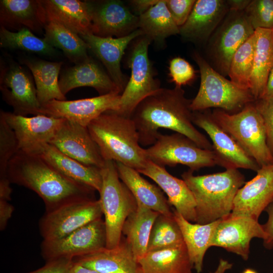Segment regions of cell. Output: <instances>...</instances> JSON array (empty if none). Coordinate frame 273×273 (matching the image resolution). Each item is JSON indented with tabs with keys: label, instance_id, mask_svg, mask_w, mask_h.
Instances as JSON below:
<instances>
[{
	"label": "cell",
	"instance_id": "cell-1",
	"mask_svg": "<svg viewBox=\"0 0 273 273\" xmlns=\"http://www.w3.org/2000/svg\"><path fill=\"white\" fill-rule=\"evenodd\" d=\"M191 103L181 87L177 86L161 87L144 99L130 116L141 146L153 145L160 134L159 129L165 128L187 136L201 148L212 150V143L193 123Z\"/></svg>",
	"mask_w": 273,
	"mask_h": 273
},
{
	"label": "cell",
	"instance_id": "cell-2",
	"mask_svg": "<svg viewBox=\"0 0 273 273\" xmlns=\"http://www.w3.org/2000/svg\"><path fill=\"white\" fill-rule=\"evenodd\" d=\"M8 176L11 183L35 192L46 210L75 200L93 198L94 189L64 176L39 155L19 151L10 160Z\"/></svg>",
	"mask_w": 273,
	"mask_h": 273
},
{
	"label": "cell",
	"instance_id": "cell-3",
	"mask_svg": "<svg viewBox=\"0 0 273 273\" xmlns=\"http://www.w3.org/2000/svg\"><path fill=\"white\" fill-rule=\"evenodd\" d=\"M105 161H113L138 171L148 162L145 149L139 143V134L130 117L113 110L107 111L87 126Z\"/></svg>",
	"mask_w": 273,
	"mask_h": 273
},
{
	"label": "cell",
	"instance_id": "cell-4",
	"mask_svg": "<svg viewBox=\"0 0 273 273\" xmlns=\"http://www.w3.org/2000/svg\"><path fill=\"white\" fill-rule=\"evenodd\" d=\"M188 170L181 174L196 203V223L205 224L229 215L236 195L245 183L238 169L213 174L195 175Z\"/></svg>",
	"mask_w": 273,
	"mask_h": 273
},
{
	"label": "cell",
	"instance_id": "cell-5",
	"mask_svg": "<svg viewBox=\"0 0 273 273\" xmlns=\"http://www.w3.org/2000/svg\"><path fill=\"white\" fill-rule=\"evenodd\" d=\"M193 58L199 68L201 81L199 90L192 100L193 111L215 108L234 114L256 100L249 89L242 88L214 69L197 52Z\"/></svg>",
	"mask_w": 273,
	"mask_h": 273
},
{
	"label": "cell",
	"instance_id": "cell-6",
	"mask_svg": "<svg viewBox=\"0 0 273 273\" xmlns=\"http://www.w3.org/2000/svg\"><path fill=\"white\" fill-rule=\"evenodd\" d=\"M254 102L236 113L219 109L212 113L218 124L261 167L273 164V154L267 144L264 123Z\"/></svg>",
	"mask_w": 273,
	"mask_h": 273
},
{
	"label": "cell",
	"instance_id": "cell-7",
	"mask_svg": "<svg viewBox=\"0 0 273 273\" xmlns=\"http://www.w3.org/2000/svg\"><path fill=\"white\" fill-rule=\"evenodd\" d=\"M102 186L100 193L106 231V246L117 247L127 217L137 207L134 196L119 178L115 162L105 161L101 168Z\"/></svg>",
	"mask_w": 273,
	"mask_h": 273
},
{
	"label": "cell",
	"instance_id": "cell-8",
	"mask_svg": "<svg viewBox=\"0 0 273 273\" xmlns=\"http://www.w3.org/2000/svg\"><path fill=\"white\" fill-rule=\"evenodd\" d=\"M151 41L143 35L134 39L130 51L127 63L130 69V76L121 94L119 109L115 111L124 116L130 117L140 103L161 88L154 77L149 58L148 49Z\"/></svg>",
	"mask_w": 273,
	"mask_h": 273
},
{
	"label": "cell",
	"instance_id": "cell-9",
	"mask_svg": "<svg viewBox=\"0 0 273 273\" xmlns=\"http://www.w3.org/2000/svg\"><path fill=\"white\" fill-rule=\"evenodd\" d=\"M145 154L148 160L164 167L181 164L194 171L217 165L212 150L201 148L178 132L167 135L160 133L156 142L145 149Z\"/></svg>",
	"mask_w": 273,
	"mask_h": 273
},
{
	"label": "cell",
	"instance_id": "cell-10",
	"mask_svg": "<svg viewBox=\"0 0 273 273\" xmlns=\"http://www.w3.org/2000/svg\"><path fill=\"white\" fill-rule=\"evenodd\" d=\"M254 32L244 11L229 10L208 41L209 64L223 76H228L234 54Z\"/></svg>",
	"mask_w": 273,
	"mask_h": 273
},
{
	"label": "cell",
	"instance_id": "cell-11",
	"mask_svg": "<svg viewBox=\"0 0 273 273\" xmlns=\"http://www.w3.org/2000/svg\"><path fill=\"white\" fill-rule=\"evenodd\" d=\"M103 214L100 200L85 198L63 204L46 210L39 223L43 240L64 237L100 218Z\"/></svg>",
	"mask_w": 273,
	"mask_h": 273
},
{
	"label": "cell",
	"instance_id": "cell-12",
	"mask_svg": "<svg viewBox=\"0 0 273 273\" xmlns=\"http://www.w3.org/2000/svg\"><path fill=\"white\" fill-rule=\"evenodd\" d=\"M0 64L2 98L12 107L13 113L24 116L42 114L36 86L29 72L11 59L6 62L1 59Z\"/></svg>",
	"mask_w": 273,
	"mask_h": 273
},
{
	"label": "cell",
	"instance_id": "cell-13",
	"mask_svg": "<svg viewBox=\"0 0 273 273\" xmlns=\"http://www.w3.org/2000/svg\"><path fill=\"white\" fill-rule=\"evenodd\" d=\"M106 246L104 220L96 219L67 236L53 240H43L41 254L46 261L73 259L100 250Z\"/></svg>",
	"mask_w": 273,
	"mask_h": 273
},
{
	"label": "cell",
	"instance_id": "cell-14",
	"mask_svg": "<svg viewBox=\"0 0 273 273\" xmlns=\"http://www.w3.org/2000/svg\"><path fill=\"white\" fill-rule=\"evenodd\" d=\"M193 122L210 138L217 165L226 169L243 168L256 172L260 168L255 160L218 124L209 109L193 111Z\"/></svg>",
	"mask_w": 273,
	"mask_h": 273
},
{
	"label": "cell",
	"instance_id": "cell-15",
	"mask_svg": "<svg viewBox=\"0 0 273 273\" xmlns=\"http://www.w3.org/2000/svg\"><path fill=\"white\" fill-rule=\"evenodd\" d=\"M2 116L14 132L19 150L39 155L55 136L66 120L45 115L31 117L1 110Z\"/></svg>",
	"mask_w": 273,
	"mask_h": 273
},
{
	"label": "cell",
	"instance_id": "cell-16",
	"mask_svg": "<svg viewBox=\"0 0 273 273\" xmlns=\"http://www.w3.org/2000/svg\"><path fill=\"white\" fill-rule=\"evenodd\" d=\"M87 2L93 34L102 37H121L139 29V16L121 1Z\"/></svg>",
	"mask_w": 273,
	"mask_h": 273
},
{
	"label": "cell",
	"instance_id": "cell-17",
	"mask_svg": "<svg viewBox=\"0 0 273 273\" xmlns=\"http://www.w3.org/2000/svg\"><path fill=\"white\" fill-rule=\"evenodd\" d=\"M121 94L111 93L71 101L53 100L41 106L43 115L62 118L87 127L104 112L117 111Z\"/></svg>",
	"mask_w": 273,
	"mask_h": 273
},
{
	"label": "cell",
	"instance_id": "cell-18",
	"mask_svg": "<svg viewBox=\"0 0 273 273\" xmlns=\"http://www.w3.org/2000/svg\"><path fill=\"white\" fill-rule=\"evenodd\" d=\"M266 234L258 220L230 214L219 220L212 238L210 247H221L247 260L250 242L257 238L263 240Z\"/></svg>",
	"mask_w": 273,
	"mask_h": 273
},
{
	"label": "cell",
	"instance_id": "cell-19",
	"mask_svg": "<svg viewBox=\"0 0 273 273\" xmlns=\"http://www.w3.org/2000/svg\"><path fill=\"white\" fill-rule=\"evenodd\" d=\"M252 179L239 189L230 215L258 220L261 213L273 201V164L264 166Z\"/></svg>",
	"mask_w": 273,
	"mask_h": 273
},
{
	"label": "cell",
	"instance_id": "cell-20",
	"mask_svg": "<svg viewBox=\"0 0 273 273\" xmlns=\"http://www.w3.org/2000/svg\"><path fill=\"white\" fill-rule=\"evenodd\" d=\"M61 152L88 166L101 168L105 161L87 127L65 120L50 142Z\"/></svg>",
	"mask_w": 273,
	"mask_h": 273
},
{
	"label": "cell",
	"instance_id": "cell-21",
	"mask_svg": "<svg viewBox=\"0 0 273 273\" xmlns=\"http://www.w3.org/2000/svg\"><path fill=\"white\" fill-rule=\"evenodd\" d=\"M144 35L138 29L129 35L121 37H102L93 33L80 36L87 43L90 51L104 64L108 75L121 92L127 84V79L121 68V61L130 42Z\"/></svg>",
	"mask_w": 273,
	"mask_h": 273
},
{
	"label": "cell",
	"instance_id": "cell-22",
	"mask_svg": "<svg viewBox=\"0 0 273 273\" xmlns=\"http://www.w3.org/2000/svg\"><path fill=\"white\" fill-rule=\"evenodd\" d=\"M229 11L226 1H196L179 34L186 40L197 43L207 42Z\"/></svg>",
	"mask_w": 273,
	"mask_h": 273
},
{
	"label": "cell",
	"instance_id": "cell-23",
	"mask_svg": "<svg viewBox=\"0 0 273 273\" xmlns=\"http://www.w3.org/2000/svg\"><path fill=\"white\" fill-rule=\"evenodd\" d=\"M139 172L154 181L166 194L170 205L186 219L196 220V203L194 197L185 181L170 174L165 167L148 160Z\"/></svg>",
	"mask_w": 273,
	"mask_h": 273
},
{
	"label": "cell",
	"instance_id": "cell-24",
	"mask_svg": "<svg viewBox=\"0 0 273 273\" xmlns=\"http://www.w3.org/2000/svg\"><path fill=\"white\" fill-rule=\"evenodd\" d=\"M59 85L65 96L71 90L82 86L95 88L99 96L111 93L121 94L108 74L89 56L64 70L60 77Z\"/></svg>",
	"mask_w": 273,
	"mask_h": 273
},
{
	"label": "cell",
	"instance_id": "cell-25",
	"mask_svg": "<svg viewBox=\"0 0 273 273\" xmlns=\"http://www.w3.org/2000/svg\"><path fill=\"white\" fill-rule=\"evenodd\" d=\"M74 262L100 273H141L140 267L125 238L112 249L100 250L73 259Z\"/></svg>",
	"mask_w": 273,
	"mask_h": 273
},
{
	"label": "cell",
	"instance_id": "cell-26",
	"mask_svg": "<svg viewBox=\"0 0 273 273\" xmlns=\"http://www.w3.org/2000/svg\"><path fill=\"white\" fill-rule=\"evenodd\" d=\"M47 22L40 0H1L0 24L9 30L27 28L40 33Z\"/></svg>",
	"mask_w": 273,
	"mask_h": 273
},
{
	"label": "cell",
	"instance_id": "cell-27",
	"mask_svg": "<svg viewBox=\"0 0 273 273\" xmlns=\"http://www.w3.org/2000/svg\"><path fill=\"white\" fill-rule=\"evenodd\" d=\"M47 20L58 22L79 35L92 33L87 1L40 0Z\"/></svg>",
	"mask_w": 273,
	"mask_h": 273
},
{
	"label": "cell",
	"instance_id": "cell-28",
	"mask_svg": "<svg viewBox=\"0 0 273 273\" xmlns=\"http://www.w3.org/2000/svg\"><path fill=\"white\" fill-rule=\"evenodd\" d=\"M121 180L130 190L137 204L167 216L173 214L162 190L141 175L136 170L115 162Z\"/></svg>",
	"mask_w": 273,
	"mask_h": 273
},
{
	"label": "cell",
	"instance_id": "cell-29",
	"mask_svg": "<svg viewBox=\"0 0 273 273\" xmlns=\"http://www.w3.org/2000/svg\"><path fill=\"white\" fill-rule=\"evenodd\" d=\"M39 155L67 178L100 192L102 186L100 168L84 165L50 144L44 147Z\"/></svg>",
	"mask_w": 273,
	"mask_h": 273
},
{
	"label": "cell",
	"instance_id": "cell-30",
	"mask_svg": "<svg viewBox=\"0 0 273 273\" xmlns=\"http://www.w3.org/2000/svg\"><path fill=\"white\" fill-rule=\"evenodd\" d=\"M174 217L181 230L191 262L197 273L203 270V260L219 220L205 224L193 223L175 209Z\"/></svg>",
	"mask_w": 273,
	"mask_h": 273
},
{
	"label": "cell",
	"instance_id": "cell-31",
	"mask_svg": "<svg viewBox=\"0 0 273 273\" xmlns=\"http://www.w3.org/2000/svg\"><path fill=\"white\" fill-rule=\"evenodd\" d=\"M33 75L39 102L42 106L53 100H66L59 85V74L63 64L62 62H51L25 56L20 59Z\"/></svg>",
	"mask_w": 273,
	"mask_h": 273
},
{
	"label": "cell",
	"instance_id": "cell-32",
	"mask_svg": "<svg viewBox=\"0 0 273 273\" xmlns=\"http://www.w3.org/2000/svg\"><path fill=\"white\" fill-rule=\"evenodd\" d=\"M138 261L141 273H192L193 268L185 244L147 252Z\"/></svg>",
	"mask_w": 273,
	"mask_h": 273
},
{
	"label": "cell",
	"instance_id": "cell-33",
	"mask_svg": "<svg viewBox=\"0 0 273 273\" xmlns=\"http://www.w3.org/2000/svg\"><path fill=\"white\" fill-rule=\"evenodd\" d=\"M256 45L250 90L255 99L262 98L269 73L273 66V29L255 30Z\"/></svg>",
	"mask_w": 273,
	"mask_h": 273
},
{
	"label": "cell",
	"instance_id": "cell-34",
	"mask_svg": "<svg viewBox=\"0 0 273 273\" xmlns=\"http://www.w3.org/2000/svg\"><path fill=\"white\" fill-rule=\"evenodd\" d=\"M136 209L126 219L122 234L137 260L147 252V246L154 222L160 214L143 205L137 204Z\"/></svg>",
	"mask_w": 273,
	"mask_h": 273
},
{
	"label": "cell",
	"instance_id": "cell-35",
	"mask_svg": "<svg viewBox=\"0 0 273 273\" xmlns=\"http://www.w3.org/2000/svg\"><path fill=\"white\" fill-rule=\"evenodd\" d=\"M139 29L158 44L163 43L168 37L179 34V27L168 11L165 0H159L139 16Z\"/></svg>",
	"mask_w": 273,
	"mask_h": 273
},
{
	"label": "cell",
	"instance_id": "cell-36",
	"mask_svg": "<svg viewBox=\"0 0 273 273\" xmlns=\"http://www.w3.org/2000/svg\"><path fill=\"white\" fill-rule=\"evenodd\" d=\"M44 39L55 48L61 49L72 62L77 64L88 56L86 42L77 33L54 21H47Z\"/></svg>",
	"mask_w": 273,
	"mask_h": 273
},
{
	"label": "cell",
	"instance_id": "cell-37",
	"mask_svg": "<svg viewBox=\"0 0 273 273\" xmlns=\"http://www.w3.org/2000/svg\"><path fill=\"white\" fill-rule=\"evenodd\" d=\"M0 47L48 56H54L57 53L56 48L48 43L44 38L36 36L27 28L12 31L1 26Z\"/></svg>",
	"mask_w": 273,
	"mask_h": 273
},
{
	"label": "cell",
	"instance_id": "cell-38",
	"mask_svg": "<svg viewBox=\"0 0 273 273\" xmlns=\"http://www.w3.org/2000/svg\"><path fill=\"white\" fill-rule=\"evenodd\" d=\"M184 244L181 230L173 214L167 216L159 214L151 229L147 252L175 247Z\"/></svg>",
	"mask_w": 273,
	"mask_h": 273
},
{
	"label": "cell",
	"instance_id": "cell-39",
	"mask_svg": "<svg viewBox=\"0 0 273 273\" xmlns=\"http://www.w3.org/2000/svg\"><path fill=\"white\" fill-rule=\"evenodd\" d=\"M256 40L254 32L236 51L230 65L228 76L230 80L246 89L250 90Z\"/></svg>",
	"mask_w": 273,
	"mask_h": 273
},
{
	"label": "cell",
	"instance_id": "cell-40",
	"mask_svg": "<svg viewBox=\"0 0 273 273\" xmlns=\"http://www.w3.org/2000/svg\"><path fill=\"white\" fill-rule=\"evenodd\" d=\"M19 151L14 132L0 115V180H9L8 176L9 164Z\"/></svg>",
	"mask_w": 273,
	"mask_h": 273
},
{
	"label": "cell",
	"instance_id": "cell-41",
	"mask_svg": "<svg viewBox=\"0 0 273 273\" xmlns=\"http://www.w3.org/2000/svg\"><path fill=\"white\" fill-rule=\"evenodd\" d=\"M244 13L255 30L273 29V0H251Z\"/></svg>",
	"mask_w": 273,
	"mask_h": 273
},
{
	"label": "cell",
	"instance_id": "cell-42",
	"mask_svg": "<svg viewBox=\"0 0 273 273\" xmlns=\"http://www.w3.org/2000/svg\"><path fill=\"white\" fill-rule=\"evenodd\" d=\"M169 75L175 86L180 87L192 81L195 76V70L185 59L180 57L172 58L169 62Z\"/></svg>",
	"mask_w": 273,
	"mask_h": 273
},
{
	"label": "cell",
	"instance_id": "cell-43",
	"mask_svg": "<svg viewBox=\"0 0 273 273\" xmlns=\"http://www.w3.org/2000/svg\"><path fill=\"white\" fill-rule=\"evenodd\" d=\"M254 104L262 118L267 144L273 154V96L256 100Z\"/></svg>",
	"mask_w": 273,
	"mask_h": 273
},
{
	"label": "cell",
	"instance_id": "cell-44",
	"mask_svg": "<svg viewBox=\"0 0 273 273\" xmlns=\"http://www.w3.org/2000/svg\"><path fill=\"white\" fill-rule=\"evenodd\" d=\"M195 2V0H165L166 7L179 27L187 21Z\"/></svg>",
	"mask_w": 273,
	"mask_h": 273
},
{
	"label": "cell",
	"instance_id": "cell-45",
	"mask_svg": "<svg viewBox=\"0 0 273 273\" xmlns=\"http://www.w3.org/2000/svg\"><path fill=\"white\" fill-rule=\"evenodd\" d=\"M73 264V259H55L47 261L44 265L37 269L25 273H69Z\"/></svg>",
	"mask_w": 273,
	"mask_h": 273
},
{
	"label": "cell",
	"instance_id": "cell-46",
	"mask_svg": "<svg viewBox=\"0 0 273 273\" xmlns=\"http://www.w3.org/2000/svg\"><path fill=\"white\" fill-rule=\"evenodd\" d=\"M265 211L268 215L266 222L262 225L265 233V238L263 240V246L268 250L273 249V201L268 205Z\"/></svg>",
	"mask_w": 273,
	"mask_h": 273
},
{
	"label": "cell",
	"instance_id": "cell-47",
	"mask_svg": "<svg viewBox=\"0 0 273 273\" xmlns=\"http://www.w3.org/2000/svg\"><path fill=\"white\" fill-rule=\"evenodd\" d=\"M13 211L14 207L8 201L0 200V229L1 231L5 229Z\"/></svg>",
	"mask_w": 273,
	"mask_h": 273
},
{
	"label": "cell",
	"instance_id": "cell-48",
	"mask_svg": "<svg viewBox=\"0 0 273 273\" xmlns=\"http://www.w3.org/2000/svg\"><path fill=\"white\" fill-rule=\"evenodd\" d=\"M159 0H133L129 1L136 15L139 16L151 7L156 4Z\"/></svg>",
	"mask_w": 273,
	"mask_h": 273
},
{
	"label": "cell",
	"instance_id": "cell-49",
	"mask_svg": "<svg viewBox=\"0 0 273 273\" xmlns=\"http://www.w3.org/2000/svg\"><path fill=\"white\" fill-rule=\"evenodd\" d=\"M251 0H228L226 1L229 10L244 11Z\"/></svg>",
	"mask_w": 273,
	"mask_h": 273
},
{
	"label": "cell",
	"instance_id": "cell-50",
	"mask_svg": "<svg viewBox=\"0 0 273 273\" xmlns=\"http://www.w3.org/2000/svg\"><path fill=\"white\" fill-rule=\"evenodd\" d=\"M9 180L0 181V200L10 201L12 193V188Z\"/></svg>",
	"mask_w": 273,
	"mask_h": 273
},
{
	"label": "cell",
	"instance_id": "cell-51",
	"mask_svg": "<svg viewBox=\"0 0 273 273\" xmlns=\"http://www.w3.org/2000/svg\"><path fill=\"white\" fill-rule=\"evenodd\" d=\"M272 96H273V66L269 73L265 89L261 98H267Z\"/></svg>",
	"mask_w": 273,
	"mask_h": 273
},
{
	"label": "cell",
	"instance_id": "cell-52",
	"mask_svg": "<svg viewBox=\"0 0 273 273\" xmlns=\"http://www.w3.org/2000/svg\"><path fill=\"white\" fill-rule=\"evenodd\" d=\"M233 267V264L229 261L220 258L216 269L209 273H225L226 271L231 269Z\"/></svg>",
	"mask_w": 273,
	"mask_h": 273
},
{
	"label": "cell",
	"instance_id": "cell-53",
	"mask_svg": "<svg viewBox=\"0 0 273 273\" xmlns=\"http://www.w3.org/2000/svg\"><path fill=\"white\" fill-rule=\"evenodd\" d=\"M69 273H100L97 270L85 267L73 261Z\"/></svg>",
	"mask_w": 273,
	"mask_h": 273
},
{
	"label": "cell",
	"instance_id": "cell-54",
	"mask_svg": "<svg viewBox=\"0 0 273 273\" xmlns=\"http://www.w3.org/2000/svg\"><path fill=\"white\" fill-rule=\"evenodd\" d=\"M242 273H258L256 270L251 268H245Z\"/></svg>",
	"mask_w": 273,
	"mask_h": 273
}]
</instances>
